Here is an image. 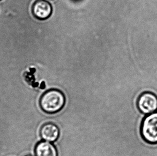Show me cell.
I'll return each mask as SVG.
<instances>
[{
    "label": "cell",
    "mask_w": 157,
    "mask_h": 156,
    "mask_svg": "<svg viewBox=\"0 0 157 156\" xmlns=\"http://www.w3.org/2000/svg\"><path fill=\"white\" fill-rule=\"evenodd\" d=\"M39 103L44 112L48 114H54L63 109L66 104V97L61 91L52 89L43 94Z\"/></svg>",
    "instance_id": "cell-1"
},
{
    "label": "cell",
    "mask_w": 157,
    "mask_h": 156,
    "mask_svg": "<svg viewBox=\"0 0 157 156\" xmlns=\"http://www.w3.org/2000/svg\"><path fill=\"white\" fill-rule=\"evenodd\" d=\"M140 133L147 143L157 144V111L145 117L140 126Z\"/></svg>",
    "instance_id": "cell-2"
},
{
    "label": "cell",
    "mask_w": 157,
    "mask_h": 156,
    "mask_svg": "<svg viewBox=\"0 0 157 156\" xmlns=\"http://www.w3.org/2000/svg\"><path fill=\"white\" fill-rule=\"evenodd\" d=\"M137 108L142 113L149 114L157 111V96L154 93L144 92L138 97Z\"/></svg>",
    "instance_id": "cell-3"
},
{
    "label": "cell",
    "mask_w": 157,
    "mask_h": 156,
    "mask_svg": "<svg viewBox=\"0 0 157 156\" xmlns=\"http://www.w3.org/2000/svg\"><path fill=\"white\" fill-rule=\"evenodd\" d=\"M32 13L36 19L44 20L49 18L53 13V8L46 0H36L32 8Z\"/></svg>",
    "instance_id": "cell-4"
},
{
    "label": "cell",
    "mask_w": 157,
    "mask_h": 156,
    "mask_svg": "<svg viewBox=\"0 0 157 156\" xmlns=\"http://www.w3.org/2000/svg\"><path fill=\"white\" fill-rule=\"evenodd\" d=\"M41 139L45 141L53 142L58 139L59 136V129L56 124L48 122L41 127L40 131Z\"/></svg>",
    "instance_id": "cell-5"
},
{
    "label": "cell",
    "mask_w": 157,
    "mask_h": 156,
    "mask_svg": "<svg viewBox=\"0 0 157 156\" xmlns=\"http://www.w3.org/2000/svg\"><path fill=\"white\" fill-rule=\"evenodd\" d=\"M36 156H58L56 148L49 142L41 141L36 144L35 148Z\"/></svg>",
    "instance_id": "cell-6"
},
{
    "label": "cell",
    "mask_w": 157,
    "mask_h": 156,
    "mask_svg": "<svg viewBox=\"0 0 157 156\" xmlns=\"http://www.w3.org/2000/svg\"><path fill=\"white\" fill-rule=\"evenodd\" d=\"M32 156V155H30V154H28V155H26V156Z\"/></svg>",
    "instance_id": "cell-7"
},
{
    "label": "cell",
    "mask_w": 157,
    "mask_h": 156,
    "mask_svg": "<svg viewBox=\"0 0 157 156\" xmlns=\"http://www.w3.org/2000/svg\"><path fill=\"white\" fill-rule=\"evenodd\" d=\"M50 1H54V0H50Z\"/></svg>",
    "instance_id": "cell-8"
},
{
    "label": "cell",
    "mask_w": 157,
    "mask_h": 156,
    "mask_svg": "<svg viewBox=\"0 0 157 156\" xmlns=\"http://www.w3.org/2000/svg\"><path fill=\"white\" fill-rule=\"evenodd\" d=\"M0 1H1V0H0Z\"/></svg>",
    "instance_id": "cell-9"
}]
</instances>
